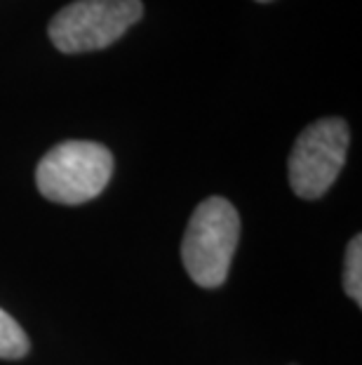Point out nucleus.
<instances>
[{"instance_id":"nucleus-1","label":"nucleus","mask_w":362,"mask_h":365,"mask_svg":"<svg viewBox=\"0 0 362 365\" xmlns=\"http://www.w3.org/2000/svg\"><path fill=\"white\" fill-rule=\"evenodd\" d=\"M238 240L240 217L226 198L212 196L196 207L181 243V262L196 285L207 290L223 285Z\"/></svg>"},{"instance_id":"nucleus-2","label":"nucleus","mask_w":362,"mask_h":365,"mask_svg":"<svg viewBox=\"0 0 362 365\" xmlns=\"http://www.w3.org/2000/svg\"><path fill=\"white\" fill-rule=\"evenodd\" d=\"M113 175V156L97 142H64L38 163V191L52 203L80 205L97 198Z\"/></svg>"},{"instance_id":"nucleus-3","label":"nucleus","mask_w":362,"mask_h":365,"mask_svg":"<svg viewBox=\"0 0 362 365\" xmlns=\"http://www.w3.org/2000/svg\"><path fill=\"white\" fill-rule=\"evenodd\" d=\"M144 14L142 0H75L52 17L48 36L64 54L104 50Z\"/></svg>"},{"instance_id":"nucleus-4","label":"nucleus","mask_w":362,"mask_h":365,"mask_svg":"<svg viewBox=\"0 0 362 365\" xmlns=\"http://www.w3.org/2000/svg\"><path fill=\"white\" fill-rule=\"evenodd\" d=\"M351 132L341 118H322L299 135L289 153V186L299 198L325 196L346 163Z\"/></svg>"},{"instance_id":"nucleus-5","label":"nucleus","mask_w":362,"mask_h":365,"mask_svg":"<svg viewBox=\"0 0 362 365\" xmlns=\"http://www.w3.org/2000/svg\"><path fill=\"white\" fill-rule=\"evenodd\" d=\"M28 337L14 318L0 309V359L14 361L28 354Z\"/></svg>"},{"instance_id":"nucleus-6","label":"nucleus","mask_w":362,"mask_h":365,"mask_svg":"<svg viewBox=\"0 0 362 365\" xmlns=\"http://www.w3.org/2000/svg\"><path fill=\"white\" fill-rule=\"evenodd\" d=\"M344 290L360 307L362 304V238L356 236L348 243L344 264Z\"/></svg>"},{"instance_id":"nucleus-7","label":"nucleus","mask_w":362,"mask_h":365,"mask_svg":"<svg viewBox=\"0 0 362 365\" xmlns=\"http://www.w3.org/2000/svg\"><path fill=\"white\" fill-rule=\"evenodd\" d=\"M259 3H268V0H259Z\"/></svg>"}]
</instances>
